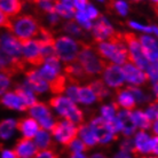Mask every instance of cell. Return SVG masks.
I'll return each mask as SVG.
<instances>
[{
    "label": "cell",
    "instance_id": "obj_1",
    "mask_svg": "<svg viewBox=\"0 0 158 158\" xmlns=\"http://www.w3.org/2000/svg\"><path fill=\"white\" fill-rule=\"evenodd\" d=\"M96 51L107 62L117 65H124L130 62V51L123 38V33L116 32L110 40L103 43H95Z\"/></svg>",
    "mask_w": 158,
    "mask_h": 158
},
{
    "label": "cell",
    "instance_id": "obj_3",
    "mask_svg": "<svg viewBox=\"0 0 158 158\" xmlns=\"http://www.w3.org/2000/svg\"><path fill=\"white\" fill-rule=\"evenodd\" d=\"M43 27L39 21L31 15H21L12 19V27L9 32L15 35L20 40L33 39L40 37Z\"/></svg>",
    "mask_w": 158,
    "mask_h": 158
},
{
    "label": "cell",
    "instance_id": "obj_37",
    "mask_svg": "<svg viewBox=\"0 0 158 158\" xmlns=\"http://www.w3.org/2000/svg\"><path fill=\"white\" fill-rule=\"evenodd\" d=\"M68 150H69V154L70 152H85L86 150H88L89 148L85 144V142H84L81 139H76L75 141L70 144L69 147H67Z\"/></svg>",
    "mask_w": 158,
    "mask_h": 158
},
{
    "label": "cell",
    "instance_id": "obj_11",
    "mask_svg": "<svg viewBox=\"0 0 158 158\" xmlns=\"http://www.w3.org/2000/svg\"><path fill=\"white\" fill-rule=\"evenodd\" d=\"M27 64L23 56H12L1 53V73H5L10 78L20 72L27 71Z\"/></svg>",
    "mask_w": 158,
    "mask_h": 158
},
{
    "label": "cell",
    "instance_id": "obj_44",
    "mask_svg": "<svg viewBox=\"0 0 158 158\" xmlns=\"http://www.w3.org/2000/svg\"><path fill=\"white\" fill-rule=\"evenodd\" d=\"M128 25L131 28L136 29V30H140L142 32H146V33H152L154 29L152 27H147V25H142V24H139L136 22H128Z\"/></svg>",
    "mask_w": 158,
    "mask_h": 158
},
{
    "label": "cell",
    "instance_id": "obj_14",
    "mask_svg": "<svg viewBox=\"0 0 158 158\" xmlns=\"http://www.w3.org/2000/svg\"><path fill=\"white\" fill-rule=\"evenodd\" d=\"M122 68L125 76V80L134 86H141L148 81V79H150L146 71H143L142 69H140L131 62L125 63L124 65H122Z\"/></svg>",
    "mask_w": 158,
    "mask_h": 158
},
{
    "label": "cell",
    "instance_id": "obj_47",
    "mask_svg": "<svg viewBox=\"0 0 158 158\" xmlns=\"http://www.w3.org/2000/svg\"><path fill=\"white\" fill-rule=\"evenodd\" d=\"M73 5L77 10H85L89 2L88 0H73Z\"/></svg>",
    "mask_w": 158,
    "mask_h": 158
},
{
    "label": "cell",
    "instance_id": "obj_61",
    "mask_svg": "<svg viewBox=\"0 0 158 158\" xmlns=\"http://www.w3.org/2000/svg\"><path fill=\"white\" fill-rule=\"evenodd\" d=\"M132 1H135V2H139V1H141V0H132Z\"/></svg>",
    "mask_w": 158,
    "mask_h": 158
},
{
    "label": "cell",
    "instance_id": "obj_33",
    "mask_svg": "<svg viewBox=\"0 0 158 158\" xmlns=\"http://www.w3.org/2000/svg\"><path fill=\"white\" fill-rule=\"evenodd\" d=\"M15 128H17V120L15 119H5L1 122L0 125V135L2 140H8V139L12 138L13 133Z\"/></svg>",
    "mask_w": 158,
    "mask_h": 158
},
{
    "label": "cell",
    "instance_id": "obj_46",
    "mask_svg": "<svg viewBox=\"0 0 158 158\" xmlns=\"http://www.w3.org/2000/svg\"><path fill=\"white\" fill-rule=\"evenodd\" d=\"M85 10H86L87 15H88V17H89L91 20H98V19L100 17L99 12H98V10L94 8V6H92L91 4L87 6V8L85 9Z\"/></svg>",
    "mask_w": 158,
    "mask_h": 158
},
{
    "label": "cell",
    "instance_id": "obj_64",
    "mask_svg": "<svg viewBox=\"0 0 158 158\" xmlns=\"http://www.w3.org/2000/svg\"><path fill=\"white\" fill-rule=\"evenodd\" d=\"M47 1H53V0H47Z\"/></svg>",
    "mask_w": 158,
    "mask_h": 158
},
{
    "label": "cell",
    "instance_id": "obj_6",
    "mask_svg": "<svg viewBox=\"0 0 158 158\" xmlns=\"http://www.w3.org/2000/svg\"><path fill=\"white\" fill-rule=\"evenodd\" d=\"M123 38L130 51V62L147 72L151 63L148 61L143 53L140 37H138L134 33H131V32H125V33H123Z\"/></svg>",
    "mask_w": 158,
    "mask_h": 158
},
{
    "label": "cell",
    "instance_id": "obj_63",
    "mask_svg": "<svg viewBox=\"0 0 158 158\" xmlns=\"http://www.w3.org/2000/svg\"><path fill=\"white\" fill-rule=\"evenodd\" d=\"M155 7H158V5H155Z\"/></svg>",
    "mask_w": 158,
    "mask_h": 158
},
{
    "label": "cell",
    "instance_id": "obj_20",
    "mask_svg": "<svg viewBox=\"0 0 158 158\" xmlns=\"http://www.w3.org/2000/svg\"><path fill=\"white\" fill-rule=\"evenodd\" d=\"M140 41L146 57L150 63H158V41L149 35L140 36Z\"/></svg>",
    "mask_w": 158,
    "mask_h": 158
},
{
    "label": "cell",
    "instance_id": "obj_25",
    "mask_svg": "<svg viewBox=\"0 0 158 158\" xmlns=\"http://www.w3.org/2000/svg\"><path fill=\"white\" fill-rule=\"evenodd\" d=\"M54 6H55L56 14H59L61 17L68 19V20H73L77 13L73 2L70 1H64V0H53Z\"/></svg>",
    "mask_w": 158,
    "mask_h": 158
},
{
    "label": "cell",
    "instance_id": "obj_32",
    "mask_svg": "<svg viewBox=\"0 0 158 158\" xmlns=\"http://www.w3.org/2000/svg\"><path fill=\"white\" fill-rule=\"evenodd\" d=\"M88 85L91 86V88L95 93L98 101H102L109 95V89L107 88V84L104 83V80H102V79H95Z\"/></svg>",
    "mask_w": 158,
    "mask_h": 158
},
{
    "label": "cell",
    "instance_id": "obj_19",
    "mask_svg": "<svg viewBox=\"0 0 158 158\" xmlns=\"http://www.w3.org/2000/svg\"><path fill=\"white\" fill-rule=\"evenodd\" d=\"M14 150L19 158H35L39 149L37 148L35 141H32L30 139L22 138L16 141Z\"/></svg>",
    "mask_w": 158,
    "mask_h": 158
},
{
    "label": "cell",
    "instance_id": "obj_31",
    "mask_svg": "<svg viewBox=\"0 0 158 158\" xmlns=\"http://www.w3.org/2000/svg\"><path fill=\"white\" fill-rule=\"evenodd\" d=\"M95 101H98L96 95L93 92L89 85L86 86H79L78 88V102L83 104H92Z\"/></svg>",
    "mask_w": 158,
    "mask_h": 158
},
{
    "label": "cell",
    "instance_id": "obj_56",
    "mask_svg": "<svg viewBox=\"0 0 158 158\" xmlns=\"http://www.w3.org/2000/svg\"><path fill=\"white\" fill-rule=\"evenodd\" d=\"M152 29H154L152 33H155L156 36H158V27H152Z\"/></svg>",
    "mask_w": 158,
    "mask_h": 158
},
{
    "label": "cell",
    "instance_id": "obj_55",
    "mask_svg": "<svg viewBox=\"0 0 158 158\" xmlns=\"http://www.w3.org/2000/svg\"><path fill=\"white\" fill-rule=\"evenodd\" d=\"M24 1H28V2H30V4H35L37 5L38 2H39L40 0H24Z\"/></svg>",
    "mask_w": 158,
    "mask_h": 158
},
{
    "label": "cell",
    "instance_id": "obj_35",
    "mask_svg": "<svg viewBox=\"0 0 158 158\" xmlns=\"http://www.w3.org/2000/svg\"><path fill=\"white\" fill-rule=\"evenodd\" d=\"M62 29H63L64 32H67L68 35H70V36H83L84 35L83 28L76 22L75 19L70 20L65 24H63V28Z\"/></svg>",
    "mask_w": 158,
    "mask_h": 158
},
{
    "label": "cell",
    "instance_id": "obj_42",
    "mask_svg": "<svg viewBox=\"0 0 158 158\" xmlns=\"http://www.w3.org/2000/svg\"><path fill=\"white\" fill-rule=\"evenodd\" d=\"M78 85H73L70 84V86H68L65 94L70 100H72L73 102H78Z\"/></svg>",
    "mask_w": 158,
    "mask_h": 158
},
{
    "label": "cell",
    "instance_id": "obj_17",
    "mask_svg": "<svg viewBox=\"0 0 158 158\" xmlns=\"http://www.w3.org/2000/svg\"><path fill=\"white\" fill-rule=\"evenodd\" d=\"M134 155L136 157L148 156L151 154V141L152 138L143 130L135 133L134 138Z\"/></svg>",
    "mask_w": 158,
    "mask_h": 158
},
{
    "label": "cell",
    "instance_id": "obj_4",
    "mask_svg": "<svg viewBox=\"0 0 158 158\" xmlns=\"http://www.w3.org/2000/svg\"><path fill=\"white\" fill-rule=\"evenodd\" d=\"M48 104L52 108H54L61 117H63L67 120L75 123L77 125L84 124V114L77 106L76 102L70 100L68 96L57 95L49 100Z\"/></svg>",
    "mask_w": 158,
    "mask_h": 158
},
{
    "label": "cell",
    "instance_id": "obj_24",
    "mask_svg": "<svg viewBox=\"0 0 158 158\" xmlns=\"http://www.w3.org/2000/svg\"><path fill=\"white\" fill-rule=\"evenodd\" d=\"M117 117L120 119L123 124V135L125 138H132V135H135V131L138 126L135 125L133 117H132V111L128 110H119L117 114Z\"/></svg>",
    "mask_w": 158,
    "mask_h": 158
},
{
    "label": "cell",
    "instance_id": "obj_12",
    "mask_svg": "<svg viewBox=\"0 0 158 158\" xmlns=\"http://www.w3.org/2000/svg\"><path fill=\"white\" fill-rule=\"evenodd\" d=\"M116 32L117 31L112 28V25L102 15H100L96 23L93 24L92 28V36L94 38L95 43H103L110 40L116 35Z\"/></svg>",
    "mask_w": 158,
    "mask_h": 158
},
{
    "label": "cell",
    "instance_id": "obj_40",
    "mask_svg": "<svg viewBox=\"0 0 158 158\" xmlns=\"http://www.w3.org/2000/svg\"><path fill=\"white\" fill-rule=\"evenodd\" d=\"M120 150L127 151L131 154H134V140L132 138H125L120 143Z\"/></svg>",
    "mask_w": 158,
    "mask_h": 158
},
{
    "label": "cell",
    "instance_id": "obj_22",
    "mask_svg": "<svg viewBox=\"0 0 158 158\" xmlns=\"http://www.w3.org/2000/svg\"><path fill=\"white\" fill-rule=\"evenodd\" d=\"M116 94V101L115 102L118 104L119 107L124 109V110L132 111L136 106V100L127 88H117L115 91Z\"/></svg>",
    "mask_w": 158,
    "mask_h": 158
},
{
    "label": "cell",
    "instance_id": "obj_59",
    "mask_svg": "<svg viewBox=\"0 0 158 158\" xmlns=\"http://www.w3.org/2000/svg\"><path fill=\"white\" fill-rule=\"evenodd\" d=\"M155 12L157 13V15H158V7H155Z\"/></svg>",
    "mask_w": 158,
    "mask_h": 158
},
{
    "label": "cell",
    "instance_id": "obj_10",
    "mask_svg": "<svg viewBox=\"0 0 158 158\" xmlns=\"http://www.w3.org/2000/svg\"><path fill=\"white\" fill-rule=\"evenodd\" d=\"M29 114L32 118H35L39 123L41 128L51 132L54 124H55V120H54V116L51 112L47 104L41 102L36 103L35 106H32L29 109Z\"/></svg>",
    "mask_w": 158,
    "mask_h": 158
},
{
    "label": "cell",
    "instance_id": "obj_51",
    "mask_svg": "<svg viewBox=\"0 0 158 158\" xmlns=\"http://www.w3.org/2000/svg\"><path fill=\"white\" fill-rule=\"evenodd\" d=\"M68 158H89L87 157L85 152H70Z\"/></svg>",
    "mask_w": 158,
    "mask_h": 158
},
{
    "label": "cell",
    "instance_id": "obj_13",
    "mask_svg": "<svg viewBox=\"0 0 158 158\" xmlns=\"http://www.w3.org/2000/svg\"><path fill=\"white\" fill-rule=\"evenodd\" d=\"M103 80L109 87L112 88H120L124 85L125 76L123 72V68L115 63L108 62L107 67L103 71Z\"/></svg>",
    "mask_w": 158,
    "mask_h": 158
},
{
    "label": "cell",
    "instance_id": "obj_54",
    "mask_svg": "<svg viewBox=\"0 0 158 158\" xmlns=\"http://www.w3.org/2000/svg\"><path fill=\"white\" fill-rule=\"evenodd\" d=\"M152 131L155 135H158V120H155V123L152 124Z\"/></svg>",
    "mask_w": 158,
    "mask_h": 158
},
{
    "label": "cell",
    "instance_id": "obj_38",
    "mask_svg": "<svg viewBox=\"0 0 158 158\" xmlns=\"http://www.w3.org/2000/svg\"><path fill=\"white\" fill-rule=\"evenodd\" d=\"M127 89L133 94V96L135 98V100H136V102H144V101H147V96L144 95V93H143L140 88H138L136 86H128L126 87Z\"/></svg>",
    "mask_w": 158,
    "mask_h": 158
},
{
    "label": "cell",
    "instance_id": "obj_43",
    "mask_svg": "<svg viewBox=\"0 0 158 158\" xmlns=\"http://www.w3.org/2000/svg\"><path fill=\"white\" fill-rule=\"evenodd\" d=\"M47 15V21H48V24H49V27L51 28H56L57 25L61 24V19H60V15L59 14H46Z\"/></svg>",
    "mask_w": 158,
    "mask_h": 158
},
{
    "label": "cell",
    "instance_id": "obj_60",
    "mask_svg": "<svg viewBox=\"0 0 158 158\" xmlns=\"http://www.w3.org/2000/svg\"><path fill=\"white\" fill-rule=\"evenodd\" d=\"M64 1H70V2H73V0H64Z\"/></svg>",
    "mask_w": 158,
    "mask_h": 158
},
{
    "label": "cell",
    "instance_id": "obj_23",
    "mask_svg": "<svg viewBox=\"0 0 158 158\" xmlns=\"http://www.w3.org/2000/svg\"><path fill=\"white\" fill-rule=\"evenodd\" d=\"M1 103L2 106L12 110H19V111H27L29 110V107L24 103V101L21 99L19 95L16 94L14 91L6 92L2 98H1Z\"/></svg>",
    "mask_w": 158,
    "mask_h": 158
},
{
    "label": "cell",
    "instance_id": "obj_7",
    "mask_svg": "<svg viewBox=\"0 0 158 158\" xmlns=\"http://www.w3.org/2000/svg\"><path fill=\"white\" fill-rule=\"evenodd\" d=\"M51 133L53 138L55 139L56 142L67 148L78 138L79 125L70 122V120H67V119L57 120L54 124Z\"/></svg>",
    "mask_w": 158,
    "mask_h": 158
},
{
    "label": "cell",
    "instance_id": "obj_28",
    "mask_svg": "<svg viewBox=\"0 0 158 158\" xmlns=\"http://www.w3.org/2000/svg\"><path fill=\"white\" fill-rule=\"evenodd\" d=\"M79 139H81L88 148H93L99 144V139L95 135L94 131L92 130L89 124H81L79 125Z\"/></svg>",
    "mask_w": 158,
    "mask_h": 158
},
{
    "label": "cell",
    "instance_id": "obj_58",
    "mask_svg": "<svg viewBox=\"0 0 158 158\" xmlns=\"http://www.w3.org/2000/svg\"><path fill=\"white\" fill-rule=\"evenodd\" d=\"M152 2H155V5H158V0H151Z\"/></svg>",
    "mask_w": 158,
    "mask_h": 158
},
{
    "label": "cell",
    "instance_id": "obj_30",
    "mask_svg": "<svg viewBox=\"0 0 158 158\" xmlns=\"http://www.w3.org/2000/svg\"><path fill=\"white\" fill-rule=\"evenodd\" d=\"M132 117L134 120L135 125L140 128V130H148L152 126V120L150 119V117L148 116L147 112H143L141 110H135L132 111Z\"/></svg>",
    "mask_w": 158,
    "mask_h": 158
},
{
    "label": "cell",
    "instance_id": "obj_49",
    "mask_svg": "<svg viewBox=\"0 0 158 158\" xmlns=\"http://www.w3.org/2000/svg\"><path fill=\"white\" fill-rule=\"evenodd\" d=\"M151 154L158 157V135H155L151 141Z\"/></svg>",
    "mask_w": 158,
    "mask_h": 158
},
{
    "label": "cell",
    "instance_id": "obj_34",
    "mask_svg": "<svg viewBox=\"0 0 158 158\" xmlns=\"http://www.w3.org/2000/svg\"><path fill=\"white\" fill-rule=\"evenodd\" d=\"M104 4L109 10H114L122 16L127 15V13H128V6L123 0H106Z\"/></svg>",
    "mask_w": 158,
    "mask_h": 158
},
{
    "label": "cell",
    "instance_id": "obj_18",
    "mask_svg": "<svg viewBox=\"0 0 158 158\" xmlns=\"http://www.w3.org/2000/svg\"><path fill=\"white\" fill-rule=\"evenodd\" d=\"M1 53L12 56H22L21 40L12 33H4L1 36Z\"/></svg>",
    "mask_w": 158,
    "mask_h": 158
},
{
    "label": "cell",
    "instance_id": "obj_26",
    "mask_svg": "<svg viewBox=\"0 0 158 158\" xmlns=\"http://www.w3.org/2000/svg\"><path fill=\"white\" fill-rule=\"evenodd\" d=\"M1 14L7 17H16V15L22 10L23 1L22 0H0Z\"/></svg>",
    "mask_w": 158,
    "mask_h": 158
},
{
    "label": "cell",
    "instance_id": "obj_27",
    "mask_svg": "<svg viewBox=\"0 0 158 158\" xmlns=\"http://www.w3.org/2000/svg\"><path fill=\"white\" fill-rule=\"evenodd\" d=\"M14 92L20 96L21 99L23 100L24 103L29 107V109H30L32 106H35L36 103H38L36 95H35V92L32 91L31 87L29 86L27 83L17 85V86L14 88Z\"/></svg>",
    "mask_w": 158,
    "mask_h": 158
},
{
    "label": "cell",
    "instance_id": "obj_16",
    "mask_svg": "<svg viewBox=\"0 0 158 158\" xmlns=\"http://www.w3.org/2000/svg\"><path fill=\"white\" fill-rule=\"evenodd\" d=\"M25 78H27L25 83L28 84L29 86L31 87L32 91L37 94L45 93L49 88L48 83L45 80L43 76L40 75L39 70H37V69H28L25 71Z\"/></svg>",
    "mask_w": 158,
    "mask_h": 158
},
{
    "label": "cell",
    "instance_id": "obj_41",
    "mask_svg": "<svg viewBox=\"0 0 158 158\" xmlns=\"http://www.w3.org/2000/svg\"><path fill=\"white\" fill-rule=\"evenodd\" d=\"M35 158H60V157L54 149H43V150H38Z\"/></svg>",
    "mask_w": 158,
    "mask_h": 158
},
{
    "label": "cell",
    "instance_id": "obj_50",
    "mask_svg": "<svg viewBox=\"0 0 158 158\" xmlns=\"http://www.w3.org/2000/svg\"><path fill=\"white\" fill-rule=\"evenodd\" d=\"M112 158H138L134 154H131V152H127V151H123L119 150L117 154L114 155Z\"/></svg>",
    "mask_w": 158,
    "mask_h": 158
},
{
    "label": "cell",
    "instance_id": "obj_2",
    "mask_svg": "<svg viewBox=\"0 0 158 158\" xmlns=\"http://www.w3.org/2000/svg\"><path fill=\"white\" fill-rule=\"evenodd\" d=\"M78 62L91 77L103 73L108 64L107 61L103 60L98 53L95 44L93 45V44H87L84 41H80Z\"/></svg>",
    "mask_w": 158,
    "mask_h": 158
},
{
    "label": "cell",
    "instance_id": "obj_8",
    "mask_svg": "<svg viewBox=\"0 0 158 158\" xmlns=\"http://www.w3.org/2000/svg\"><path fill=\"white\" fill-rule=\"evenodd\" d=\"M22 44V56L25 62L32 67H40L45 63V57L38 39L21 40Z\"/></svg>",
    "mask_w": 158,
    "mask_h": 158
},
{
    "label": "cell",
    "instance_id": "obj_15",
    "mask_svg": "<svg viewBox=\"0 0 158 158\" xmlns=\"http://www.w3.org/2000/svg\"><path fill=\"white\" fill-rule=\"evenodd\" d=\"M63 71L64 75L67 76L69 83L73 84V85H78L79 86L80 83L88 81L91 79V76L84 70V68L80 65L78 61L75 63L65 64L63 68Z\"/></svg>",
    "mask_w": 158,
    "mask_h": 158
},
{
    "label": "cell",
    "instance_id": "obj_53",
    "mask_svg": "<svg viewBox=\"0 0 158 158\" xmlns=\"http://www.w3.org/2000/svg\"><path fill=\"white\" fill-rule=\"evenodd\" d=\"M89 158H109L107 155H104L103 152H94L93 155L89 156Z\"/></svg>",
    "mask_w": 158,
    "mask_h": 158
},
{
    "label": "cell",
    "instance_id": "obj_36",
    "mask_svg": "<svg viewBox=\"0 0 158 158\" xmlns=\"http://www.w3.org/2000/svg\"><path fill=\"white\" fill-rule=\"evenodd\" d=\"M75 20L81 28L86 29V30H92V28H93L91 19L88 17L86 10H77L75 15Z\"/></svg>",
    "mask_w": 158,
    "mask_h": 158
},
{
    "label": "cell",
    "instance_id": "obj_45",
    "mask_svg": "<svg viewBox=\"0 0 158 158\" xmlns=\"http://www.w3.org/2000/svg\"><path fill=\"white\" fill-rule=\"evenodd\" d=\"M0 80H1V94L4 95L6 92H8V87L10 85V77H8L5 73H1Z\"/></svg>",
    "mask_w": 158,
    "mask_h": 158
},
{
    "label": "cell",
    "instance_id": "obj_57",
    "mask_svg": "<svg viewBox=\"0 0 158 158\" xmlns=\"http://www.w3.org/2000/svg\"><path fill=\"white\" fill-rule=\"evenodd\" d=\"M138 158H158L156 156H150V155H148V156H141V157H138Z\"/></svg>",
    "mask_w": 158,
    "mask_h": 158
},
{
    "label": "cell",
    "instance_id": "obj_52",
    "mask_svg": "<svg viewBox=\"0 0 158 158\" xmlns=\"http://www.w3.org/2000/svg\"><path fill=\"white\" fill-rule=\"evenodd\" d=\"M152 89H154L156 100H158V80H154L152 81Z\"/></svg>",
    "mask_w": 158,
    "mask_h": 158
},
{
    "label": "cell",
    "instance_id": "obj_21",
    "mask_svg": "<svg viewBox=\"0 0 158 158\" xmlns=\"http://www.w3.org/2000/svg\"><path fill=\"white\" fill-rule=\"evenodd\" d=\"M40 128L41 127H40L39 123L32 117L21 118L17 120V130L20 131L23 135V138L25 139H30V140L35 139Z\"/></svg>",
    "mask_w": 158,
    "mask_h": 158
},
{
    "label": "cell",
    "instance_id": "obj_9",
    "mask_svg": "<svg viewBox=\"0 0 158 158\" xmlns=\"http://www.w3.org/2000/svg\"><path fill=\"white\" fill-rule=\"evenodd\" d=\"M89 125H91L92 130L94 131L95 135L99 139L100 144H109L118 138V134H116L112 131L109 122L103 117L93 118L89 123Z\"/></svg>",
    "mask_w": 158,
    "mask_h": 158
},
{
    "label": "cell",
    "instance_id": "obj_62",
    "mask_svg": "<svg viewBox=\"0 0 158 158\" xmlns=\"http://www.w3.org/2000/svg\"><path fill=\"white\" fill-rule=\"evenodd\" d=\"M99 1H101V2H106V0H99Z\"/></svg>",
    "mask_w": 158,
    "mask_h": 158
},
{
    "label": "cell",
    "instance_id": "obj_5",
    "mask_svg": "<svg viewBox=\"0 0 158 158\" xmlns=\"http://www.w3.org/2000/svg\"><path fill=\"white\" fill-rule=\"evenodd\" d=\"M55 49L59 59L65 64L75 63L78 61L80 41H76L71 37L60 36L55 39Z\"/></svg>",
    "mask_w": 158,
    "mask_h": 158
},
{
    "label": "cell",
    "instance_id": "obj_48",
    "mask_svg": "<svg viewBox=\"0 0 158 158\" xmlns=\"http://www.w3.org/2000/svg\"><path fill=\"white\" fill-rule=\"evenodd\" d=\"M1 158H19L14 149H2Z\"/></svg>",
    "mask_w": 158,
    "mask_h": 158
},
{
    "label": "cell",
    "instance_id": "obj_39",
    "mask_svg": "<svg viewBox=\"0 0 158 158\" xmlns=\"http://www.w3.org/2000/svg\"><path fill=\"white\" fill-rule=\"evenodd\" d=\"M151 120H158V100L155 99V101L149 104V107L146 111Z\"/></svg>",
    "mask_w": 158,
    "mask_h": 158
},
{
    "label": "cell",
    "instance_id": "obj_29",
    "mask_svg": "<svg viewBox=\"0 0 158 158\" xmlns=\"http://www.w3.org/2000/svg\"><path fill=\"white\" fill-rule=\"evenodd\" d=\"M53 139L54 138H53L52 133H48V131L40 128V131L37 133L36 138L33 139V141H35L37 148L39 150H43V149H53L54 144H55Z\"/></svg>",
    "mask_w": 158,
    "mask_h": 158
}]
</instances>
